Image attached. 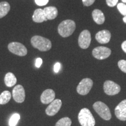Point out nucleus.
<instances>
[{
  "label": "nucleus",
  "mask_w": 126,
  "mask_h": 126,
  "mask_svg": "<svg viewBox=\"0 0 126 126\" xmlns=\"http://www.w3.org/2000/svg\"><path fill=\"white\" fill-rule=\"evenodd\" d=\"M76 24L74 20L67 19L63 20L58 26V32L63 37H67L70 36L74 32Z\"/></svg>",
  "instance_id": "nucleus-1"
},
{
  "label": "nucleus",
  "mask_w": 126,
  "mask_h": 126,
  "mask_svg": "<svg viewBox=\"0 0 126 126\" xmlns=\"http://www.w3.org/2000/svg\"><path fill=\"white\" fill-rule=\"evenodd\" d=\"M32 46L41 51H46L51 49L52 44L48 39L40 36H34L31 39Z\"/></svg>",
  "instance_id": "nucleus-2"
},
{
  "label": "nucleus",
  "mask_w": 126,
  "mask_h": 126,
  "mask_svg": "<svg viewBox=\"0 0 126 126\" xmlns=\"http://www.w3.org/2000/svg\"><path fill=\"white\" fill-rule=\"evenodd\" d=\"M78 120L82 126H94L95 120L88 109L83 108L78 114Z\"/></svg>",
  "instance_id": "nucleus-3"
},
{
  "label": "nucleus",
  "mask_w": 126,
  "mask_h": 126,
  "mask_svg": "<svg viewBox=\"0 0 126 126\" xmlns=\"http://www.w3.org/2000/svg\"><path fill=\"white\" fill-rule=\"evenodd\" d=\"M93 107L96 112L103 119L105 120H109L111 119V113H110L109 108L106 104L100 101H98L94 104Z\"/></svg>",
  "instance_id": "nucleus-4"
},
{
  "label": "nucleus",
  "mask_w": 126,
  "mask_h": 126,
  "mask_svg": "<svg viewBox=\"0 0 126 126\" xmlns=\"http://www.w3.org/2000/svg\"><path fill=\"white\" fill-rule=\"evenodd\" d=\"M8 48L13 54L18 56H25L27 54V48L19 42H11L8 46Z\"/></svg>",
  "instance_id": "nucleus-5"
},
{
  "label": "nucleus",
  "mask_w": 126,
  "mask_h": 126,
  "mask_svg": "<svg viewBox=\"0 0 126 126\" xmlns=\"http://www.w3.org/2000/svg\"><path fill=\"white\" fill-rule=\"evenodd\" d=\"M93 86V81L90 78H84L82 79L77 86V91L79 94L85 95L87 94Z\"/></svg>",
  "instance_id": "nucleus-6"
},
{
  "label": "nucleus",
  "mask_w": 126,
  "mask_h": 126,
  "mask_svg": "<svg viewBox=\"0 0 126 126\" xmlns=\"http://www.w3.org/2000/svg\"><path fill=\"white\" fill-rule=\"evenodd\" d=\"M111 50L109 48L103 46L95 47L92 51V55L95 59L97 60L106 59L111 54Z\"/></svg>",
  "instance_id": "nucleus-7"
},
{
  "label": "nucleus",
  "mask_w": 126,
  "mask_h": 126,
  "mask_svg": "<svg viewBox=\"0 0 126 126\" xmlns=\"http://www.w3.org/2000/svg\"><path fill=\"white\" fill-rule=\"evenodd\" d=\"M91 34L88 30L82 31L78 37V45L82 49H86L91 45Z\"/></svg>",
  "instance_id": "nucleus-8"
},
{
  "label": "nucleus",
  "mask_w": 126,
  "mask_h": 126,
  "mask_svg": "<svg viewBox=\"0 0 126 126\" xmlns=\"http://www.w3.org/2000/svg\"><path fill=\"white\" fill-rule=\"evenodd\" d=\"M103 89L105 94L108 95H115L119 94L121 90V88L119 85L112 81H106L105 82Z\"/></svg>",
  "instance_id": "nucleus-9"
},
{
  "label": "nucleus",
  "mask_w": 126,
  "mask_h": 126,
  "mask_svg": "<svg viewBox=\"0 0 126 126\" xmlns=\"http://www.w3.org/2000/svg\"><path fill=\"white\" fill-rule=\"evenodd\" d=\"M12 96L16 102L23 103L25 99V92L23 86L20 85L15 86L12 91Z\"/></svg>",
  "instance_id": "nucleus-10"
},
{
  "label": "nucleus",
  "mask_w": 126,
  "mask_h": 126,
  "mask_svg": "<svg viewBox=\"0 0 126 126\" xmlns=\"http://www.w3.org/2000/svg\"><path fill=\"white\" fill-rule=\"evenodd\" d=\"M62 102L60 99H55L51 102L46 109V113L50 116H54L60 110Z\"/></svg>",
  "instance_id": "nucleus-11"
},
{
  "label": "nucleus",
  "mask_w": 126,
  "mask_h": 126,
  "mask_svg": "<svg viewBox=\"0 0 126 126\" xmlns=\"http://www.w3.org/2000/svg\"><path fill=\"white\" fill-rule=\"evenodd\" d=\"M114 113L116 117L120 120H126V99L121 102L116 107Z\"/></svg>",
  "instance_id": "nucleus-12"
},
{
  "label": "nucleus",
  "mask_w": 126,
  "mask_h": 126,
  "mask_svg": "<svg viewBox=\"0 0 126 126\" xmlns=\"http://www.w3.org/2000/svg\"><path fill=\"white\" fill-rule=\"evenodd\" d=\"M111 37V33L108 30H102L99 31L95 35L96 40L100 44L108 43L110 42Z\"/></svg>",
  "instance_id": "nucleus-13"
},
{
  "label": "nucleus",
  "mask_w": 126,
  "mask_h": 126,
  "mask_svg": "<svg viewBox=\"0 0 126 126\" xmlns=\"http://www.w3.org/2000/svg\"><path fill=\"white\" fill-rule=\"evenodd\" d=\"M55 92L51 89H48L45 90L42 93L40 96V100L43 104H48L51 103L54 100Z\"/></svg>",
  "instance_id": "nucleus-14"
},
{
  "label": "nucleus",
  "mask_w": 126,
  "mask_h": 126,
  "mask_svg": "<svg viewBox=\"0 0 126 126\" xmlns=\"http://www.w3.org/2000/svg\"><path fill=\"white\" fill-rule=\"evenodd\" d=\"M32 19L34 22L36 23H42L47 20L43 9L40 8H38L34 11Z\"/></svg>",
  "instance_id": "nucleus-15"
},
{
  "label": "nucleus",
  "mask_w": 126,
  "mask_h": 126,
  "mask_svg": "<svg viewBox=\"0 0 126 126\" xmlns=\"http://www.w3.org/2000/svg\"><path fill=\"white\" fill-rule=\"evenodd\" d=\"M92 18L94 22L98 25H102L105 22V17L104 14L101 10L98 9H94L92 13Z\"/></svg>",
  "instance_id": "nucleus-16"
},
{
  "label": "nucleus",
  "mask_w": 126,
  "mask_h": 126,
  "mask_svg": "<svg viewBox=\"0 0 126 126\" xmlns=\"http://www.w3.org/2000/svg\"><path fill=\"white\" fill-rule=\"evenodd\" d=\"M43 11L47 20L54 19L58 15V10L55 7H46Z\"/></svg>",
  "instance_id": "nucleus-17"
},
{
  "label": "nucleus",
  "mask_w": 126,
  "mask_h": 126,
  "mask_svg": "<svg viewBox=\"0 0 126 126\" xmlns=\"http://www.w3.org/2000/svg\"><path fill=\"white\" fill-rule=\"evenodd\" d=\"M4 82L6 86H7L8 87H12L16 84L17 79L14 74H12V72H8L5 76Z\"/></svg>",
  "instance_id": "nucleus-18"
},
{
  "label": "nucleus",
  "mask_w": 126,
  "mask_h": 126,
  "mask_svg": "<svg viewBox=\"0 0 126 126\" xmlns=\"http://www.w3.org/2000/svg\"><path fill=\"white\" fill-rule=\"evenodd\" d=\"M10 11V5L8 2H0V18H2L8 14Z\"/></svg>",
  "instance_id": "nucleus-19"
},
{
  "label": "nucleus",
  "mask_w": 126,
  "mask_h": 126,
  "mask_svg": "<svg viewBox=\"0 0 126 126\" xmlns=\"http://www.w3.org/2000/svg\"><path fill=\"white\" fill-rule=\"evenodd\" d=\"M11 98V94L8 91H5L0 94V105L7 104Z\"/></svg>",
  "instance_id": "nucleus-20"
},
{
  "label": "nucleus",
  "mask_w": 126,
  "mask_h": 126,
  "mask_svg": "<svg viewBox=\"0 0 126 126\" xmlns=\"http://www.w3.org/2000/svg\"><path fill=\"white\" fill-rule=\"evenodd\" d=\"M71 120L70 118L63 117L57 122L56 126H71Z\"/></svg>",
  "instance_id": "nucleus-21"
},
{
  "label": "nucleus",
  "mask_w": 126,
  "mask_h": 126,
  "mask_svg": "<svg viewBox=\"0 0 126 126\" xmlns=\"http://www.w3.org/2000/svg\"><path fill=\"white\" fill-rule=\"evenodd\" d=\"M20 119V115L18 113H14L9 119V126H16L18 124Z\"/></svg>",
  "instance_id": "nucleus-22"
},
{
  "label": "nucleus",
  "mask_w": 126,
  "mask_h": 126,
  "mask_svg": "<svg viewBox=\"0 0 126 126\" xmlns=\"http://www.w3.org/2000/svg\"><path fill=\"white\" fill-rule=\"evenodd\" d=\"M120 13L123 16H126V5L124 3H119L117 5Z\"/></svg>",
  "instance_id": "nucleus-23"
},
{
  "label": "nucleus",
  "mask_w": 126,
  "mask_h": 126,
  "mask_svg": "<svg viewBox=\"0 0 126 126\" xmlns=\"http://www.w3.org/2000/svg\"><path fill=\"white\" fill-rule=\"evenodd\" d=\"M118 66L120 70L126 73V60H120L118 62Z\"/></svg>",
  "instance_id": "nucleus-24"
},
{
  "label": "nucleus",
  "mask_w": 126,
  "mask_h": 126,
  "mask_svg": "<svg viewBox=\"0 0 126 126\" xmlns=\"http://www.w3.org/2000/svg\"><path fill=\"white\" fill-rule=\"evenodd\" d=\"M106 4L109 7H113L117 5L119 0H106Z\"/></svg>",
  "instance_id": "nucleus-25"
},
{
  "label": "nucleus",
  "mask_w": 126,
  "mask_h": 126,
  "mask_svg": "<svg viewBox=\"0 0 126 126\" xmlns=\"http://www.w3.org/2000/svg\"><path fill=\"white\" fill-rule=\"evenodd\" d=\"M36 4L39 6H44L48 2L49 0H34Z\"/></svg>",
  "instance_id": "nucleus-26"
},
{
  "label": "nucleus",
  "mask_w": 126,
  "mask_h": 126,
  "mask_svg": "<svg viewBox=\"0 0 126 126\" xmlns=\"http://www.w3.org/2000/svg\"><path fill=\"white\" fill-rule=\"evenodd\" d=\"M82 4L85 7H89L92 5L95 1V0H82Z\"/></svg>",
  "instance_id": "nucleus-27"
},
{
  "label": "nucleus",
  "mask_w": 126,
  "mask_h": 126,
  "mask_svg": "<svg viewBox=\"0 0 126 126\" xmlns=\"http://www.w3.org/2000/svg\"><path fill=\"white\" fill-rule=\"evenodd\" d=\"M61 68V64L60 63H56L54 65V71L56 73H58Z\"/></svg>",
  "instance_id": "nucleus-28"
},
{
  "label": "nucleus",
  "mask_w": 126,
  "mask_h": 126,
  "mask_svg": "<svg viewBox=\"0 0 126 126\" xmlns=\"http://www.w3.org/2000/svg\"><path fill=\"white\" fill-rule=\"evenodd\" d=\"M42 63H43V60L41 58H37L36 60V63H35V66L37 68H40V66L42 65Z\"/></svg>",
  "instance_id": "nucleus-29"
},
{
  "label": "nucleus",
  "mask_w": 126,
  "mask_h": 126,
  "mask_svg": "<svg viewBox=\"0 0 126 126\" xmlns=\"http://www.w3.org/2000/svg\"><path fill=\"white\" fill-rule=\"evenodd\" d=\"M122 48L124 52H125L126 53V40L124 41L122 44Z\"/></svg>",
  "instance_id": "nucleus-30"
},
{
  "label": "nucleus",
  "mask_w": 126,
  "mask_h": 126,
  "mask_svg": "<svg viewBox=\"0 0 126 126\" xmlns=\"http://www.w3.org/2000/svg\"><path fill=\"white\" fill-rule=\"evenodd\" d=\"M123 20L125 23H126V16H124V17L123 18Z\"/></svg>",
  "instance_id": "nucleus-31"
},
{
  "label": "nucleus",
  "mask_w": 126,
  "mask_h": 126,
  "mask_svg": "<svg viewBox=\"0 0 126 126\" xmlns=\"http://www.w3.org/2000/svg\"><path fill=\"white\" fill-rule=\"evenodd\" d=\"M122 1L123 3H126V0H122Z\"/></svg>",
  "instance_id": "nucleus-32"
}]
</instances>
